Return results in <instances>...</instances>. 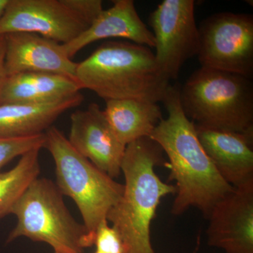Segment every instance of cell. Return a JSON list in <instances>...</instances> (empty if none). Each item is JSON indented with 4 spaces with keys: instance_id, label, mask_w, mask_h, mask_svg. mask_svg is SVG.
Instances as JSON below:
<instances>
[{
    "instance_id": "obj_1",
    "label": "cell",
    "mask_w": 253,
    "mask_h": 253,
    "mask_svg": "<svg viewBox=\"0 0 253 253\" xmlns=\"http://www.w3.org/2000/svg\"><path fill=\"white\" fill-rule=\"evenodd\" d=\"M180 87L179 84L168 86L161 101L168 117L161 120L150 138L167 154L168 180L176 181L172 214L180 215L196 207L208 219L214 206L234 187L221 177L200 143L196 125L181 109Z\"/></svg>"
},
{
    "instance_id": "obj_2",
    "label": "cell",
    "mask_w": 253,
    "mask_h": 253,
    "mask_svg": "<svg viewBox=\"0 0 253 253\" xmlns=\"http://www.w3.org/2000/svg\"><path fill=\"white\" fill-rule=\"evenodd\" d=\"M163 152L150 137L126 146L121 166L124 192L106 217L121 236L126 253H155L151 221L162 198L176 194L175 186L163 182L155 172V168L166 165Z\"/></svg>"
},
{
    "instance_id": "obj_3",
    "label": "cell",
    "mask_w": 253,
    "mask_h": 253,
    "mask_svg": "<svg viewBox=\"0 0 253 253\" xmlns=\"http://www.w3.org/2000/svg\"><path fill=\"white\" fill-rule=\"evenodd\" d=\"M76 78L82 89L94 91L106 101L138 99L158 104L169 86L151 49L129 41L101 44L77 63Z\"/></svg>"
},
{
    "instance_id": "obj_4",
    "label": "cell",
    "mask_w": 253,
    "mask_h": 253,
    "mask_svg": "<svg viewBox=\"0 0 253 253\" xmlns=\"http://www.w3.org/2000/svg\"><path fill=\"white\" fill-rule=\"evenodd\" d=\"M179 101L186 117L200 126L237 132L253 129L250 78L201 67L181 86Z\"/></svg>"
},
{
    "instance_id": "obj_5",
    "label": "cell",
    "mask_w": 253,
    "mask_h": 253,
    "mask_svg": "<svg viewBox=\"0 0 253 253\" xmlns=\"http://www.w3.org/2000/svg\"><path fill=\"white\" fill-rule=\"evenodd\" d=\"M44 139V148L49 151L56 166V185L63 196L76 203L83 224L94 241L98 226L122 197L124 184L79 154L56 126L46 130Z\"/></svg>"
},
{
    "instance_id": "obj_6",
    "label": "cell",
    "mask_w": 253,
    "mask_h": 253,
    "mask_svg": "<svg viewBox=\"0 0 253 253\" xmlns=\"http://www.w3.org/2000/svg\"><path fill=\"white\" fill-rule=\"evenodd\" d=\"M11 214L17 221L7 243L26 237L49 245L54 252L65 253H83L86 248L94 246V239L84 224L73 217L56 184L46 178L32 181Z\"/></svg>"
},
{
    "instance_id": "obj_7",
    "label": "cell",
    "mask_w": 253,
    "mask_h": 253,
    "mask_svg": "<svg viewBox=\"0 0 253 253\" xmlns=\"http://www.w3.org/2000/svg\"><path fill=\"white\" fill-rule=\"evenodd\" d=\"M199 27L201 67L250 78L253 73V16L232 12L208 16Z\"/></svg>"
},
{
    "instance_id": "obj_8",
    "label": "cell",
    "mask_w": 253,
    "mask_h": 253,
    "mask_svg": "<svg viewBox=\"0 0 253 253\" xmlns=\"http://www.w3.org/2000/svg\"><path fill=\"white\" fill-rule=\"evenodd\" d=\"M149 24L156 41L155 59L168 81L178 78L184 63L199 50L194 0H164L151 13Z\"/></svg>"
},
{
    "instance_id": "obj_9",
    "label": "cell",
    "mask_w": 253,
    "mask_h": 253,
    "mask_svg": "<svg viewBox=\"0 0 253 253\" xmlns=\"http://www.w3.org/2000/svg\"><path fill=\"white\" fill-rule=\"evenodd\" d=\"M88 27L63 0H9L0 18V36L33 33L61 44L72 41Z\"/></svg>"
},
{
    "instance_id": "obj_10",
    "label": "cell",
    "mask_w": 253,
    "mask_h": 253,
    "mask_svg": "<svg viewBox=\"0 0 253 253\" xmlns=\"http://www.w3.org/2000/svg\"><path fill=\"white\" fill-rule=\"evenodd\" d=\"M68 140L79 154L113 179L121 173L126 146L118 139L104 110L91 103L71 114Z\"/></svg>"
},
{
    "instance_id": "obj_11",
    "label": "cell",
    "mask_w": 253,
    "mask_h": 253,
    "mask_svg": "<svg viewBox=\"0 0 253 253\" xmlns=\"http://www.w3.org/2000/svg\"><path fill=\"white\" fill-rule=\"evenodd\" d=\"M208 219L210 246L225 253H253V183L234 188Z\"/></svg>"
},
{
    "instance_id": "obj_12",
    "label": "cell",
    "mask_w": 253,
    "mask_h": 253,
    "mask_svg": "<svg viewBox=\"0 0 253 253\" xmlns=\"http://www.w3.org/2000/svg\"><path fill=\"white\" fill-rule=\"evenodd\" d=\"M4 36L6 77L22 73H46L77 81L78 63L68 57L62 44L33 33H14Z\"/></svg>"
},
{
    "instance_id": "obj_13",
    "label": "cell",
    "mask_w": 253,
    "mask_h": 253,
    "mask_svg": "<svg viewBox=\"0 0 253 253\" xmlns=\"http://www.w3.org/2000/svg\"><path fill=\"white\" fill-rule=\"evenodd\" d=\"M196 129L206 154L228 184L234 188L253 184V129L220 131L197 125Z\"/></svg>"
},
{
    "instance_id": "obj_14",
    "label": "cell",
    "mask_w": 253,
    "mask_h": 253,
    "mask_svg": "<svg viewBox=\"0 0 253 253\" xmlns=\"http://www.w3.org/2000/svg\"><path fill=\"white\" fill-rule=\"evenodd\" d=\"M109 38H123L131 42L155 48L156 41L136 11L133 0H116L108 9L77 38L62 44L68 57L72 58L84 46Z\"/></svg>"
},
{
    "instance_id": "obj_15",
    "label": "cell",
    "mask_w": 253,
    "mask_h": 253,
    "mask_svg": "<svg viewBox=\"0 0 253 253\" xmlns=\"http://www.w3.org/2000/svg\"><path fill=\"white\" fill-rule=\"evenodd\" d=\"M81 94L44 104H0V138L14 139L38 135L47 130L58 118L80 106Z\"/></svg>"
},
{
    "instance_id": "obj_16",
    "label": "cell",
    "mask_w": 253,
    "mask_h": 253,
    "mask_svg": "<svg viewBox=\"0 0 253 253\" xmlns=\"http://www.w3.org/2000/svg\"><path fill=\"white\" fill-rule=\"evenodd\" d=\"M77 81L46 73H22L8 76L0 93V104H38L80 93Z\"/></svg>"
},
{
    "instance_id": "obj_17",
    "label": "cell",
    "mask_w": 253,
    "mask_h": 253,
    "mask_svg": "<svg viewBox=\"0 0 253 253\" xmlns=\"http://www.w3.org/2000/svg\"><path fill=\"white\" fill-rule=\"evenodd\" d=\"M106 103V117L125 146L150 137L163 118L157 103L138 99L109 100Z\"/></svg>"
},
{
    "instance_id": "obj_18",
    "label": "cell",
    "mask_w": 253,
    "mask_h": 253,
    "mask_svg": "<svg viewBox=\"0 0 253 253\" xmlns=\"http://www.w3.org/2000/svg\"><path fill=\"white\" fill-rule=\"evenodd\" d=\"M41 149L32 150L20 158L9 170L0 172V219L11 210L32 181L39 177Z\"/></svg>"
},
{
    "instance_id": "obj_19",
    "label": "cell",
    "mask_w": 253,
    "mask_h": 253,
    "mask_svg": "<svg viewBox=\"0 0 253 253\" xmlns=\"http://www.w3.org/2000/svg\"><path fill=\"white\" fill-rule=\"evenodd\" d=\"M44 140V133L27 137L0 138V169L15 158L21 157L32 150L42 149Z\"/></svg>"
},
{
    "instance_id": "obj_20",
    "label": "cell",
    "mask_w": 253,
    "mask_h": 253,
    "mask_svg": "<svg viewBox=\"0 0 253 253\" xmlns=\"http://www.w3.org/2000/svg\"><path fill=\"white\" fill-rule=\"evenodd\" d=\"M63 2L89 26L104 10L101 0H63Z\"/></svg>"
},
{
    "instance_id": "obj_21",
    "label": "cell",
    "mask_w": 253,
    "mask_h": 253,
    "mask_svg": "<svg viewBox=\"0 0 253 253\" xmlns=\"http://www.w3.org/2000/svg\"><path fill=\"white\" fill-rule=\"evenodd\" d=\"M5 49H6L5 36H0V93L6 78L4 68Z\"/></svg>"
},
{
    "instance_id": "obj_22",
    "label": "cell",
    "mask_w": 253,
    "mask_h": 253,
    "mask_svg": "<svg viewBox=\"0 0 253 253\" xmlns=\"http://www.w3.org/2000/svg\"><path fill=\"white\" fill-rule=\"evenodd\" d=\"M9 1V0H0V18L2 16Z\"/></svg>"
},
{
    "instance_id": "obj_23",
    "label": "cell",
    "mask_w": 253,
    "mask_h": 253,
    "mask_svg": "<svg viewBox=\"0 0 253 253\" xmlns=\"http://www.w3.org/2000/svg\"><path fill=\"white\" fill-rule=\"evenodd\" d=\"M94 253H108L103 252V251H97V250H96V251H95V252Z\"/></svg>"
},
{
    "instance_id": "obj_24",
    "label": "cell",
    "mask_w": 253,
    "mask_h": 253,
    "mask_svg": "<svg viewBox=\"0 0 253 253\" xmlns=\"http://www.w3.org/2000/svg\"><path fill=\"white\" fill-rule=\"evenodd\" d=\"M54 253H61V252H54Z\"/></svg>"
}]
</instances>
